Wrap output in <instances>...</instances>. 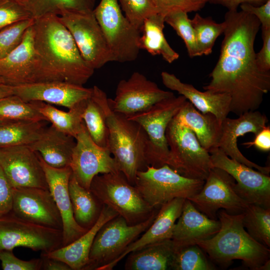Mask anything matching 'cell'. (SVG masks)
Instances as JSON below:
<instances>
[{"mask_svg":"<svg viewBox=\"0 0 270 270\" xmlns=\"http://www.w3.org/2000/svg\"><path fill=\"white\" fill-rule=\"evenodd\" d=\"M36 152L44 170L48 190L62 217L63 224L62 246H65L88 230L79 226L74 216L68 191V183L72 171L70 166L56 168L48 165L40 154Z\"/></svg>","mask_w":270,"mask_h":270,"instance_id":"20","label":"cell"},{"mask_svg":"<svg viewBox=\"0 0 270 270\" xmlns=\"http://www.w3.org/2000/svg\"><path fill=\"white\" fill-rule=\"evenodd\" d=\"M176 250L172 239L148 245L129 253L124 264L126 270H166Z\"/></svg>","mask_w":270,"mask_h":270,"instance_id":"29","label":"cell"},{"mask_svg":"<svg viewBox=\"0 0 270 270\" xmlns=\"http://www.w3.org/2000/svg\"><path fill=\"white\" fill-rule=\"evenodd\" d=\"M204 181L182 176L168 164L159 168L148 166L138 172L134 186L151 206L160 208L174 198L194 196Z\"/></svg>","mask_w":270,"mask_h":270,"instance_id":"6","label":"cell"},{"mask_svg":"<svg viewBox=\"0 0 270 270\" xmlns=\"http://www.w3.org/2000/svg\"><path fill=\"white\" fill-rule=\"evenodd\" d=\"M268 0H208V2L222 6L228 10H237L240 4H248L255 6H260L266 3Z\"/></svg>","mask_w":270,"mask_h":270,"instance_id":"50","label":"cell"},{"mask_svg":"<svg viewBox=\"0 0 270 270\" xmlns=\"http://www.w3.org/2000/svg\"><path fill=\"white\" fill-rule=\"evenodd\" d=\"M185 200L176 198L162 206L153 222L142 236L127 246L115 260L102 268L100 270H112L132 252L148 245L172 239L174 224L182 213Z\"/></svg>","mask_w":270,"mask_h":270,"instance_id":"24","label":"cell"},{"mask_svg":"<svg viewBox=\"0 0 270 270\" xmlns=\"http://www.w3.org/2000/svg\"><path fill=\"white\" fill-rule=\"evenodd\" d=\"M13 94L26 102L39 101L70 109L88 100L92 88L64 82H36L12 86Z\"/></svg>","mask_w":270,"mask_h":270,"instance_id":"21","label":"cell"},{"mask_svg":"<svg viewBox=\"0 0 270 270\" xmlns=\"http://www.w3.org/2000/svg\"><path fill=\"white\" fill-rule=\"evenodd\" d=\"M266 116L256 110L246 112L236 118L226 117L222 122V132L218 148L226 156L259 172L269 175L270 166H262L246 158L238 146V139L247 133L256 136L266 126Z\"/></svg>","mask_w":270,"mask_h":270,"instance_id":"22","label":"cell"},{"mask_svg":"<svg viewBox=\"0 0 270 270\" xmlns=\"http://www.w3.org/2000/svg\"><path fill=\"white\" fill-rule=\"evenodd\" d=\"M0 117L8 120L47 121L30 102L14 94L0 98Z\"/></svg>","mask_w":270,"mask_h":270,"instance_id":"39","label":"cell"},{"mask_svg":"<svg viewBox=\"0 0 270 270\" xmlns=\"http://www.w3.org/2000/svg\"><path fill=\"white\" fill-rule=\"evenodd\" d=\"M0 167L12 188L48 189L37 154L28 146L0 147Z\"/></svg>","mask_w":270,"mask_h":270,"instance_id":"17","label":"cell"},{"mask_svg":"<svg viewBox=\"0 0 270 270\" xmlns=\"http://www.w3.org/2000/svg\"><path fill=\"white\" fill-rule=\"evenodd\" d=\"M158 14L165 17L176 12L186 13L203 8L208 0H152Z\"/></svg>","mask_w":270,"mask_h":270,"instance_id":"44","label":"cell"},{"mask_svg":"<svg viewBox=\"0 0 270 270\" xmlns=\"http://www.w3.org/2000/svg\"><path fill=\"white\" fill-rule=\"evenodd\" d=\"M162 84L168 88L183 96L202 113H211L222 122L230 112V98L224 93L200 91L190 84L182 82L174 74L161 73Z\"/></svg>","mask_w":270,"mask_h":270,"instance_id":"25","label":"cell"},{"mask_svg":"<svg viewBox=\"0 0 270 270\" xmlns=\"http://www.w3.org/2000/svg\"><path fill=\"white\" fill-rule=\"evenodd\" d=\"M262 30L263 44L261 50L256 53V60L262 70L270 72V28Z\"/></svg>","mask_w":270,"mask_h":270,"instance_id":"48","label":"cell"},{"mask_svg":"<svg viewBox=\"0 0 270 270\" xmlns=\"http://www.w3.org/2000/svg\"><path fill=\"white\" fill-rule=\"evenodd\" d=\"M4 84L3 81L1 78H0V84Z\"/></svg>","mask_w":270,"mask_h":270,"instance_id":"56","label":"cell"},{"mask_svg":"<svg viewBox=\"0 0 270 270\" xmlns=\"http://www.w3.org/2000/svg\"><path fill=\"white\" fill-rule=\"evenodd\" d=\"M164 22L176 32L184 41L190 58L199 56L196 37L188 13L176 12L164 17Z\"/></svg>","mask_w":270,"mask_h":270,"instance_id":"40","label":"cell"},{"mask_svg":"<svg viewBox=\"0 0 270 270\" xmlns=\"http://www.w3.org/2000/svg\"><path fill=\"white\" fill-rule=\"evenodd\" d=\"M164 17L158 14L146 18L142 26L139 47L152 56H161L164 60L171 64L180 56L166 39L164 33Z\"/></svg>","mask_w":270,"mask_h":270,"instance_id":"30","label":"cell"},{"mask_svg":"<svg viewBox=\"0 0 270 270\" xmlns=\"http://www.w3.org/2000/svg\"><path fill=\"white\" fill-rule=\"evenodd\" d=\"M32 25L19 44L0 59V78L4 84L14 86L40 82V62L34 46Z\"/></svg>","mask_w":270,"mask_h":270,"instance_id":"19","label":"cell"},{"mask_svg":"<svg viewBox=\"0 0 270 270\" xmlns=\"http://www.w3.org/2000/svg\"><path fill=\"white\" fill-rule=\"evenodd\" d=\"M96 0H27L24 6L34 19L48 14L58 16L66 11L92 12Z\"/></svg>","mask_w":270,"mask_h":270,"instance_id":"34","label":"cell"},{"mask_svg":"<svg viewBox=\"0 0 270 270\" xmlns=\"http://www.w3.org/2000/svg\"><path fill=\"white\" fill-rule=\"evenodd\" d=\"M270 269V259L266 261L264 264L260 266L257 270H269Z\"/></svg>","mask_w":270,"mask_h":270,"instance_id":"53","label":"cell"},{"mask_svg":"<svg viewBox=\"0 0 270 270\" xmlns=\"http://www.w3.org/2000/svg\"><path fill=\"white\" fill-rule=\"evenodd\" d=\"M241 10L255 16L260 23L262 28H270V0L260 6L248 4L240 5Z\"/></svg>","mask_w":270,"mask_h":270,"instance_id":"47","label":"cell"},{"mask_svg":"<svg viewBox=\"0 0 270 270\" xmlns=\"http://www.w3.org/2000/svg\"><path fill=\"white\" fill-rule=\"evenodd\" d=\"M12 250L0 251V261L4 270H40L42 259L34 258L30 260H24L16 257Z\"/></svg>","mask_w":270,"mask_h":270,"instance_id":"45","label":"cell"},{"mask_svg":"<svg viewBox=\"0 0 270 270\" xmlns=\"http://www.w3.org/2000/svg\"><path fill=\"white\" fill-rule=\"evenodd\" d=\"M176 222L172 240L176 248L196 244L210 238L220 230L218 220L208 218L186 199L182 213Z\"/></svg>","mask_w":270,"mask_h":270,"instance_id":"23","label":"cell"},{"mask_svg":"<svg viewBox=\"0 0 270 270\" xmlns=\"http://www.w3.org/2000/svg\"><path fill=\"white\" fill-rule=\"evenodd\" d=\"M12 188L0 167V216L12 211Z\"/></svg>","mask_w":270,"mask_h":270,"instance_id":"46","label":"cell"},{"mask_svg":"<svg viewBox=\"0 0 270 270\" xmlns=\"http://www.w3.org/2000/svg\"><path fill=\"white\" fill-rule=\"evenodd\" d=\"M8 120H6V119H4V118H0V124Z\"/></svg>","mask_w":270,"mask_h":270,"instance_id":"55","label":"cell"},{"mask_svg":"<svg viewBox=\"0 0 270 270\" xmlns=\"http://www.w3.org/2000/svg\"><path fill=\"white\" fill-rule=\"evenodd\" d=\"M187 100L174 95L128 118L140 124L148 136L146 160L148 166L169 165L170 151L166 138L167 127Z\"/></svg>","mask_w":270,"mask_h":270,"instance_id":"8","label":"cell"},{"mask_svg":"<svg viewBox=\"0 0 270 270\" xmlns=\"http://www.w3.org/2000/svg\"><path fill=\"white\" fill-rule=\"evenodd\" d=\"M62 246V230L27 221L12 212L0 216V251L22 246L48 253Z\"/></svg>","mask_w":270,"mask_h":270,"instance_id":"11","label":"cell"},{"mask_svg":"<svg viewBox=\"0 0 270 270\" xmlns=\"http://www.w3.org/2000/svg\"><path fill=\"white\" fill-rule=\"evenodd\" d=\"M214 269L203 250L196 244L176 248L170 265V270H173Z\"/></svg>","mask_w":270,"mask_h":270,"instance_id":"38","label":"cell"},{"mask_svg":"<svg viewBox=\"0 0 270 270\" xmlns=\"http://www.w3.org/2000/svg\"><path fill=\"white\" fill-rule=\"evenodd\" d=\"M220 54L210 74L204 90L230 96V110L238 116L258 110L270 90V72L262 70L256 60L254 44L260 23L242 10H228L224 15Z\"/></svg>","mask_w":270,"mask_h":270,"instance_id":"1","label":"cell"},{"mask_svg":"<svg viewBox=\"0 0 270 270\" xmlns=\"http://www.w3.org/2000/svg\"><path fill=\"white\" fill-rule=\"evenodd\" d=\"M82 120L91 138L98 146L108 150V130L104 112L91 96L87 100Z\"/></svg>","mask_w":270,"mask_h":270,"instance_id":"36","label":"cell"},{"mask_svg":"<svg viewBox=\"0 0 270 270\" xmlns=\"http://www.w3.org/2000/svg\"><path fill=\"white\" fill-rule=\"evenodd\" d=\"M190 20L195 33L199 56L210 54L216 40L224 31L226 22L217 23L211 18H204L198 13Z\"/></svg>","mask_w":270,"mask_h":270,"instance_id":"37","label":"cell"},{"mask_svg":"<svg viewBox=\"0 0 270 270\" xmlns=\"http://www.w3.org/2000/svg\"><path fill=\"white\" fill-rule=\"evenodd\" d=\"M93 12L116 62L136 60L141 31L123 15L118 0H100Z\"/></svg>","mask_w":270,"mask_h":270,"instance_id":"10","label":"cell"},{"mask_svg":"<svg viewBox=\"0 0 270 270\" xmlns=\"http://www.w3.org/2000/svg\"><path fill=\"white\" fill-rule=\"evenodd\" d=\"M58 16L70 33L84 60L92 68L95 70L116 61L93 12L66 11Z\"/></svg>","mask_w":270,"mask_h":270,"instance_id":"12","label":"cell"},{"mask_svg":"<svg viewBox=\"0 0 270 270\" xmlns=\"http://www.w3.org/2000/svg\"><path fill=\"white\" fill-rule=\"evenodd\" d=\"M68 191L75 220L81 227L88 230L97 221L103 205L90 190L80 184L72 175Z\"/></svg>","mask_w":270,"mask_h":270,"instance_id":"31","label":"cell"},{"mask_svg":"<svg viewBox=\"0 0 270 270\" xmlns=\"http://www.w3.org/2000/svg\"><path fill=\"white\" fill-rule=\"evenodd\" d=\"M92 97L104 110L108 130V148L119 170L134 185L138 172L146 170L147 135L138 122L113 110L106 93L96 86Z\"/></svg>","mask_w":270,"mask_h":270,"instance_id":"3","label":"cell"},{"mask_svg":"<svg viewBox=\"0 0 270 270\" xmlns=\"http://www.w3.org/2000/svg\"><path fill=\"white\" fill-rule=\"evenodd\" d=\"M118 215L112 208L103 204L97 221L82 236L68 245L41 254L64 262L72 270H86L89 263L90 250L96 233L103 224Z\"/></svg>","mask_w":270,"mask_h":270,"instance_id":"26","label":"cell"},{"mask_svg":"<svg viewBox=\"0 0 270 270\" xmlns=\"http://www.w3.org/2000/svg\"><path fill=\"white\" fill-rule=\"evenodd\" d=\"M75 138L51 124L46 127L38 138L28 146L38 152L48 165L56 168L70 166Z\"/></svg>","mask_w":270,"mask_h":270,"instance_id":"27","label":"cell"},{"mask_svg":"<svg viewBox=\"0 0 270 270\" xmlns=\"http://www.w3.org/2000/svg\"><path fill=\"white\" fill-rule=\"evenodd\" d=\"M174 94L160 88L143 74L136 72L118 83L115 97L109 98L113 110L130 116L142 112Z\"/></svg>","mask_w":270,"mask_h":270,"instance_id":"16","label":"cell"},{"mask_svg":"<svg viewBox=\"0 0 270 270\" xmlns=\"http://www.w3.org/2000/svg\"><path fill=\"white\" fill-rule=\"evenodd\" d=\"M75 140L70 166L72 176L82 186L90 190L96 176L120 171L109 150L94 142L84 122Z\"/></svg>","mask_w":270,"mask_h":270,"instance_id":"15","label":"cell"},{"mask_svg":"<svg viewBox=\"0 0 270 270\" xmlns=\"http://www.w3.org/2000/svg\"><path fill=\"white\" fill-rule=\"evenodd\" d=\"M128 20L141 31L144 20L158 14L152 0H118Z\"/></svg>","mask_w":270,"mask_h":270,"instance_id":"41","label":"cell"},{"mask_svg":"<svg viewBox=\"0 0 270 270\" xmlns=\"http://www.w3.org/2000/svg\"><path fill=\"white\" fill-rule=\"evenodd\" d=\"M235 184L234 179L227 172L214 167L200 191L188 200L211 219L216 220L220 210L232 214H242L249 204L236 194Z\"/></svg>","mask_w":270,"mask_h":270,"instance_id":"13","label":"cell"},{"mask_svg":"<svg viewBox=\"0 0 270 270\" xmlns=\"http://www.w3.org/2000/svg\"><path fill=\"white\" fill-rule=\"evenodd\" d=\"M14 0L24 4L27 0Z\"/></svg>","mask_w":270,"mask_h":270,"instance_id":"54","label":"cell"},{"mask_svg":"<svg viewBox=\"0 0 270 270\" xmlns=\"http://www.w3.org/2000/svg\"><path fill=\"white\" fill-rule=\"evenodd\" d=\"M34 22V18L24 20L0 31V59L8 55L19 44L26 31Z\"/></svg>","mask_w":270,"mask_h":270,"instance_id":"42","label":"cell"},{"mask_svg":"<svg viewBox=\"0 0 270 270\" xmlns=\"http://www.w3.org/2000/svg\"><path fill=\"white\" fill-rule=\"evenodd\" d=\"M86 101L87 100L78 103L68 109V112L58 110L50 104L42 102H30L48 122H51L58 130L75 138L84 124L82 114Z\"/></svg>","mask_w":270,"mask_h":270,"instance_id":"32","label":"cell"},{"mask_svg":"<svg viewBox=\"0 0 270 270\" xmlns=\"http://www.w3.org/2000/svg\"><path fill=\"white\" fill-rule=\"evenodd\" d=\"M242 144L248 148L252 146H254L261 151L269 152L270 150V126H266L255 136L254 140L253 141L244 142Z\"/></svg>","mask_w":270,"mask_h":270,"instance_id":"49","label":"cell"},{"mask_svg":"<svg viewBox=\"0 0 270 270\" xmlns=\"http://www.w3.org/2000/svg\"><path fill=\"white\" fill-rule=\"evenodd\" d=\"M166 135L170 151L168 166L182 176L205 180L214 166L210 153L194 132L174 118Z\"/></svg>","mask_w":270,"mask_h":270,"instance_id":"7","label":"cell"},{"mask_svg":"<svg viewBox=\"0 0 270 270\" xmlns=\"http://www.w3.org/2000/svg\"><path fill=\"white\" fill-rule=\"evenodd\" d=\"M47 121L8 120L0 124V147L29 146L46 127Z\"/></svg>","mask_w":270,"mask_h":270,"instance_id":"33","label":"cell"},{"mask_svg":"<svg viewBox=\"0 0 270 270\" xmlns=\"http://www.w3.org/2000/svg\"><path fill=\"white\" fill-rule=\"evenodd\" d=\"M242 224L250 236L270 248V208L249 204L242 212Z\"/></svg>","mask_w":270,"mask_h":270,"instance_id":"35","label":"cell"},{"mask_svg":"<svg viewBox=\"0 0 270 270\" xmlns=\"http://www.w3.org/2000/svg\"><path fill=\"white\" fill-rule=\"evenodd\" d=\"M33 18L24 4L14 0H0V31L16 23Z\"/></svg>","mask_w":270,"mask_h":270,"instance_id":"43","label":"cell"},{"mask_svg":"<svg viewBox=\"0 0 270 270\" xmlns=\"http://www.w3.org/2000/svg\"><path fill=\"white\" fill-rule=\"evenodd\" d=\"M14 94L12 86L5 84H0V98Z\"/></svg>","mask_w":270,"mask_h":270,"instance_id":"52","label":"cell"},{"mask_svg":"<svg viewBox=\"0 0 270 270\" xmlns=\"http://www.w3.org/2000/svg\"><path fill=\"white\" fill-rule=\"evenodd\" d=\"M12 212L32 223L62 230V217L48 189L12 188Z\"/></svg>","mask_w":270,"mask_h":270,"instance_id":"18","label":"cell"},{"mask_svg":"<svg viewBox=\"0 0 270 270\" xmlns=\"http://www.w3.org/2000/svg\"><path fill=\"white\" fill-rule=\"evenodd\" d=\"M213 166L227 172L236 181V194L249 204L270 208V177L230 158L218 148L208 152Z\"/></svg>","mask_w":270,"mask_h":270,"instance_id":"14","label":"cell"},{"mask_svg":"<svg viewBox=\"0 0 270 270\" xmlns=\"http://www.w3.org/2000/svg\"><path fill=\"white\" fill-rule=\"evenodd\" d=\"M42 270H72L70 266L62 261L40 254Z\"/></svg>","mask_w":270,"mask_h":270,"instance_id":"51","label":"cell"},{"mask_svg":"<svg viewBox=\"0 0 270 270\" xmlns=\"http://www.w3.org/2000/svg\"><path fill=\"white\" fill-rule=\"evenodd\" d=\"M217 217L220 229L212 237L196 243L210 259L223 266L234 260H242L252 270L270 259V248L254 240L242 224V213L232 214L220 210Z\"/></svg>","mask_w":270,"mask_h":270,"instance_id":"4","label":"cell"},{"mask_svg":"<svg viewBox=\"0 0 270 270\" xmlns=\"http://www.w3.org/2000/svg\"><path fill=\"white\" fill-rule=\"evenodd\" d=\"M32 27L34 48L40 62V82L84 84L94 70L84 60L58 16L48 14L34 19Z\"/></svg>","mask_w":270,"mask_h":270,"instance_id":"2","label":"cell"},{"mask_svg":"<svg viewBox=\"0 0 270 270\" xmlns=\"http://www.w3.org/2000/svg\"><path fill=\"white\" fill-rule=\"evenodd\" d=\"M174 118L190 128L207 151L218 148L222 122L214 114L201 112L187 100Z\"/></svg>","mask_w":270,"mask_h":270,"instance_id":"28","label":"cell"},{"mask_svg":"<svg viewBox=\"0 0 270 270\" xmlns=\"http://www.w3.org/2000/svg\"><path fill=\"white\" fill-rule=\"evenodd\" d=\"M90 190L102 205L112 208L130 225L146 220L157 209L144 200L120 171L96 176Z\"/></svg>","mask_w":270,"mask_h":270,"instance_id":"5","label":"cell"},{"mask_svg":"<svg viewBox=\"0 0 270 270\" xmlns=\"http://www.w3.org/2000/svg\"><path fill=\"white\" fill-rule=\"evenodd\" d=\"M158 210L156 209L146 220L134 225L128 224L119 215L106 222L95 236L86 270H100L115 260L127 246L150 227Z\"/></svg>","mask_w":270,"mask_h":270,"instance_id":"9","label":"cell"}]
</instances>
